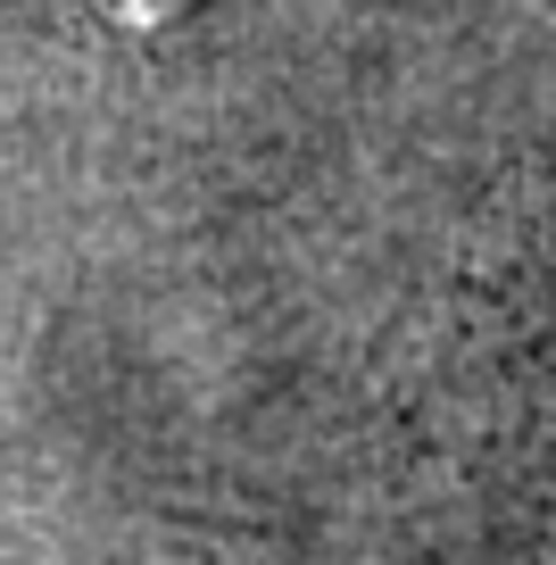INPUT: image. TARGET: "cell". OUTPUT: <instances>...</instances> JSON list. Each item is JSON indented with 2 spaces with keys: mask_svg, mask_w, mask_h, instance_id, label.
I'll return each instance as SVG.
<instances>
[{
  "mask_svg": "<svg viewBox=\"0 0 556 565\" xmlns=\"http://www.w3.org/2000/svg\"><path fill=\"white\" fill-rule=\"evenodd\" d=\"M100 18H117V25H167L174 9H192V0H92Z\"/></svg>",
  "mask_w": 556,
  "mask_h": 565,
  "instance_id": "6da1fadb",
  "label": "cell"
}]
</instances>
